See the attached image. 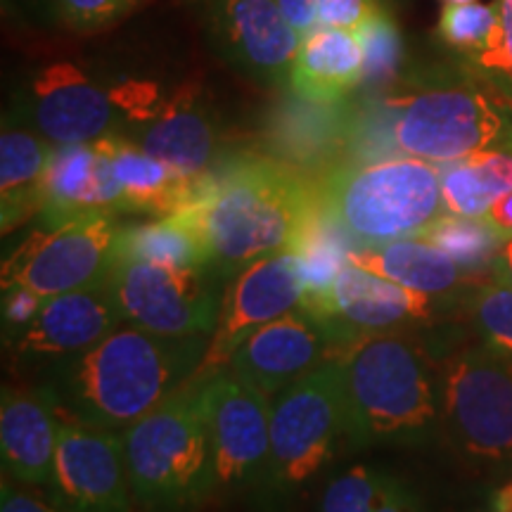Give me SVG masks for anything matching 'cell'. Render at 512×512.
I'll list each match as a JSON object with an SVG mask.
<instances>
[{"label": "cell", "instance_id": "6da1fadb", "mask_svg": "<svg viewBox=\"0 0 512 512\" xmlns=\"http://www.w3.org/2000/svg\"><path fill=\"white\" fill-rule=\"evenodd\" d=\"M200 230L211 268L230 278L268 254L297 252L316 226V185L283 162L240 157L209 171L200 188L176 211Z\"/></svg>", "mask_w": 512, "mask_h": 512}, {"label": "cell", "instance_id": "7a4b0ae2", "mask_svg": "<svg viewBox=\"0 0 512 512\" xmlns=\"http://www.w3.org/2000/svg\"><path fill=\"white\" fill-rule=\"evenodd\" d=\"M207 337L157 335L119 325L93 349L64 363L57 406L100 430H126L192 382L207 354Z\"/></svg>", "mask_w": 512, "mask_h": 512}, {"label": "cell", "instance_id": "3957f363", "mask_svg": "<svg viewBox=\"0 0 512 512\" xmlns=\"http://www.w3.org/2000/svg\"><path fill=\"white\" fill-rule=\"evenodd\" d=\"M358 136L366 150L432 164L512 150V98L472 79H430L384 98Z\"/></svg>", "mask_w": 512, "mask_h": 512}, {"label": "cell", "instance_id": "277c9868", "mask_svg": "<svg viewBox=\"0 0 512 512\" xmlns=\"http://www.w3.org/2000/svg\"><path fill=\"white\" fill-rule=\"evenodd\" d=\"M335 358L351 444H415L434 430L441 418L439 368L425 347L399 332H366Z\"/></svg>", "mask_w": 512, "mask_h": 512}, {"label": "cell", "instance_id": "5b68a950", "mask_svg": "<svg viewBox=\"0 0 512 512\" xmlns=\"http://www.w3.org/2000/svg\"><path fill=\"white\" fill-rule=\"evenodd\" d=\"M316 192L320 216L354 249L418 238L446 214L439 164L415 157L337 166L320 178Z\"/></svg>", "mask_w": 512, "mask_h": 512}, {"label": "cell", "instance_id": "8992f818", "mask_svg": "<svg viewBox=\"0 0 512 512\" xmlns=\"http://www.w3.org/2000/svg\"><path fill=\"white\" fill-rule=\"evenodd\" d=\"M128 482L145 512H192L216 489L214 451L200 382H188L126 427Z\"/></svg>", "mask_w": 512, "mask_h": 512}, {"label": "cell", "instance_id": "52a82bcc", "mask_svg": "<svg viewBox=\"0 0 512 512\" xmlns=\"http://www.w3.org/2000/svg\"><path fill=\"white\" fill-rule=\"evenodd\" d=\"M339 437H347V408L342 370L337 358H330L271 403L268 501H285L309 484L330 460Z\"/></svg>", "mask_w": 512, "mask_h": 512}, {"label": "cell", "instance_id": "ba28073f", "mask_svg": "<svg viewBox=\"0 0 512 512\" xmlns=\"http://www.w3.org/2000/svg\"><path fill=\"white\" fill-rule=\"evenodd\" d=\"M441 422L467 456L503 460L512 453V361L467 344L439 366Z\"/></svg>", "mask_w": 512, "mask_h": 512}, {"label": "cell", "instance_id": "9c48e42d", "mask_svg": "<svg viewBox=\"0 0 512 512\" xmlns=\"http://www.w3.org/2000/svg\"><path fill=\"white\" fill-rule=\"evenodd\" d=\"M110 283L121 316L157 335L211 337L221 313L214 268H174L117 259Z\"/></svg>", "mask_w": 512, "mask_h": 512}, {"label": "cell", "instance_id": "30bf717a", "mask_svg": "<svg viewBox=\"0 0 512 512\" xmlns=\"http://www.w3.org/2000/svg\"><path fill=\"white\" fill-rule=\"evenodd\" d=\"M117 223L112 214H86L29 233L3 261V287H27L55 297L110 278Z\"/></svg>", "mask_w": 512, "mask_h": 512}, {"label": "cell", "instance_id": "8fae6325", "mask_svg": "<svg viewBox=\"0 0 512 512\" xmlns=\"http://www.w3.org/2000/svg\"><path fill=\"white\" fill-rule=\"evenodd\" d=\"M216 489L264 491L271 463V396L228 368L200 382Z\"/></svg>", "mask_w": 512, "mask_h": 512}, {"label": "cell", "instance_id": "7c38bea8", "mask_svg": "<svg viewBox=\"0 0 512 512\" xmlns=\"http://www.w3.org/2000/svg\"><path fill=\"white\" fill-rule=\"evenodd\" d=\"M119 114L112 88L100 86L72 62H53L29 76L5 121L53 145H76L112 136Z\"/></svg>", "mask_w": 512, "mask_h": 512}, {"label": "cell", "instance_id": "4fadbf2b", "mask_svg": "<svg viewBox=\"0 0 512 512\" xmlns=\"http://www.w3.org/2000/svg\"><path fill=\"white\" fill-rule=\"evenodd\" d=\"M304 290V268L297 252L268 254L242 268L223 294L219 323L192 382H204L219 373L249 335L297 311L304 302Z\"/></svg>", "mask_w": 512, "mask_h": 512}, {"label": "cell", "instance_id": "5bb4252c", "mask_svg": "<svg viewBox=\"0 0 512 512\" xmlns=\"http://www.w3.org/2000/svg\"><path fill=\"white\" fill-rule=\"evenodd\" d=\"M53 503L64 512H133L124 439L114 430L81 425L60 415Z\"/></svg>", "mask_w": 512, "mask_h": 512}, {"label": "cell", "instance_id": "9a60e30c", "mask_svg": "<svg viewBox=\"0 0 512 512\" xmlns=\"http://www.w3.org/2000/svg\"><path fill=\"white\" fill-rule=\"evenodd\" d=\"M207 29L235 72L261 86H287L304 38L278 0H209Z\"/></svg>", "mask_w": 512, "mask_h": 512}, {"label": "cell", "instance_id": "2e32d148", "mask_svg": "<svg viewBox=\"0 0 512 512\" xmlns=\"http://www.w3.org/2000/svg\"><path fill=\"white\" fill-rule=\"evenodd\" d=\"M337 349L330 325L299 306L249 335L228 361V370L266 396H275L335 358Z\"/></svg>", "mask_w": 512, "mask_h": 512}, {"label": "cell", "instance_id": "e0dca14e", "mask_svg": "<svg viewBox=\"0 0 512 512\" xmlns=\"http://www.w3.org/2000/svg\"><path fill=\"white\" fill-rule=\"evenodd\" d=\"M444 306V299L408 290L363 271L347 259L318 318L330 325L342 349L366 332H396L413 323H427Z\"/></svg>", "mask_w": 512, "mask_h": 512}, {"label": "cell", "instance_id": "ac0fdd59", "mask_svg": "<svg viewBox=\"0 0 512 512\" xmlns=\"http://www.w3.org/2000/svg\"><path fill=\"white\" fill-rule=\"evenodd\" d=\"M121 188L102 140L53 145L43 178V226L55 228L86 214H124Z\"/></svg>", "mask_w": 512, "mask_h": 512}, {"label": "cell", "instance_id": "d6986e66", "mask_svg": "<svg viewBox=\"0 0 512 512\" xmlns=\"http://www.w3.org/2000/svg\"><path fill=\"white\" fill-rule=\"evenodd\" d=\"M121 309L110 278L46 299L15 347L24 356L74 358L93 349L121 325Z\"/></svg>", "mask_w": 512, "mask_h": 512}, {"label": "cell", "instance_id": "ffe728a7", "mask_svg": "<svg viewBox=\"0 0 512 512\" xmlns=\"http://www.w3.org/2000/svg\"><path fill=\"white\" fill-rule=\"evenodd\" d=\"M60 408L53 387L36 392L3 389L0 451L5 475L22 484L48 486L55 470Z\"/></svg>", "mask_w": 512, "mask_h": 512}, {"label": "cell", "instance_id": "44dd1931", "mask_svg": "<svg viewBox=\"0 0 512 512\" xmlns=\"http://www.w3.org/2000/svg\"><path fill=\"white\" fill-rule=\"evenodd\" d=\"M138 145L171 169L202 178L214 171L219 128L195 93L181 91L162 100L157 112L145 121Z\"/></svg>", "mask_w": 512, "mask_h": 512}, {"label": "cell", "instance_id": "7402d4cb", "mask_svg": "<svg viewBox=\"0 0 512 512\" xmlns=\"http://www.w3.org/2000/svg\"><path fill=\"white\" fill-rule=\"evenodd\" d=\"M363 86V48L354 31L318 27L294 57L292 95L311 105H339Z\"/></svg>", "mask_w": 512, "mask_h": 512}, {"label": "cell", "instance_id": "603a6c76", "mask_svg": "<svg viewBox=\"0 0 512 512\" xmlns=\"http://www.w3.org/2000/svg\"><path fill=\"white\" fill-rule=\"evenodd\" d=\"M347 259L363 271L437 299L451 297L458 290H475L477 285L491 280L463 271L451 256L422 238L361 247L349 252Z\"/></svg>", "mask_w": 512, "mask_h": 512}, {"label": "cell", "instance_id": "cb8c5ba5", "mask_svg": "<svg viewBox=\"0 0 512 512\" xmlns=\"http://www.w3.org/2000/svg\"><path fill=\"white\" fill-rule=\"evenodd\" d=\"M100 140L110 152L114 174L124 188L126 214L171 216L197 195L200 178H190L171 169L138 143L114 136V133Z\"/></svg>", "mask_w": 512, "mask_h": 512}, {"label": "cell", "instance_id": "d4e9b609", "mask_svg": "<svg viewBox=\"0 0 512 512\" xmlns=\"http://www.w3.org/2000/svg\"><path fill=\"white\" fill-rule=\"evenodd\" d=\"M53 143L17 124H5L0 136V219L10 233L41 214L43 178Z\"/></svg>", "mask_w": 512, "mask_h": 512}, {"label": "cell", "instance_id": "484cf974", "mask_svg": "<svg viewBox=\"0 0 512 512\" xmlns=\"http://www.w3.org/2000/svg\"><path fill=\"white\" fill-rule=\"evenodd\" d=\"M112 254L114 261L133 259L174 268H211L209 247L200 230L178 214L119 228Z\"/></svg>", "mask_w": 512, "mask_h": 512}, {"label": "cell", "instance_id": "4316f807", "mask_svg": "<svg viewBox=\"0 0 512 512\" xmlns=\"http://www.w3.org/2000/svg\"><path fill=\"white\" fill-rule=\"evenodd\" d=\"M446 214L484 216L498 197L512 190V150H489L439 164Z\"/></svg>", "mask_w": 512, "mask_h": 512}, {"label": "cell", "instance_id": "83f0119b", "mask_svg": "<svg viewBox=\"0 0 512 512\" xmlns=\"http://www.w3.org/2000/svg\"><path fill=\"white\" fill-rule=\"evenodd\" d=\"M418 238L432 242L434 247L451 256L463 271L479 278H486L484 273L491 275V264H494L498 247L503 245L484 216L444 214L422 230Z\"/></svg>", "mask_w": 512, "mask_h": 512}, {"label": "cell", "instance_id": "f1b7e54d", "mask_svg": "<svg viewBox=\"0 0 512 512\" xmlns=\"http://www.w3.org/2000/svg\"><path fill=\"white\" fill-rule=\"evenodd\" d=\"M354 34L363 48V86L370 91L387 88L403 64V38L392 15L375 5Z\"/></svg>", "mask_w": 512, "mask_h": 512}, {"label": "cell", "instance_id": "f546056e", "mask_svg": "<svg viewBox=\"0 0 512 512\" xmlns=\"http://www.w3.org/2000/svg\"><path fill=\"white\" fill-rule=\"evenodd\" d=\"M496 27L482 46L463 53L467 72L512 98V0H496Z\"/></svg>", "mask_w": 512, "mask_h": 512}, {"label": "cell", "instance_id": "4dcf8cb0", "mask_svg": "<svg viewBox=\"0 0 512 512\" xmlns=\"http://www.w3.org/2000/svg\"><path fill=\"white\" fill-rule=\"evenodd\" d=\"M472 325L484 344L512 361V287L486 280L467 302Z\"/></svg>", "mask_w": 512, "mask_h": 512}, {"label": "cell", "instance_id": "1f68e13d", "mask_svg": "<svg viewBox=\"0 0 512 512\" xmlns=\"http://www.w3.org/2000/svg\"><path fill=\"white\" fill-rule=\"evenodd\" d=\"M496 3H460L446 5L439 17V38L446 46L467 53L482 46L496 27Z\"/></svg>", "mask_w": 512, "mask_h": 512}, {"label": "cell", "instance_id": "d6a6232c", "mask_svg": "<svg viewBox=\"0 0 512 512\" xmlns=\"http://www.w3.org/2000/svg\"><path fill=\"white\" fill-rule=\"evenodd\" d=\"M380 475V470L366 465H356L342 472L325 489L320 512H375Z\"/></svg>", "mask_w": 512, "mask_h": 512}, {"label": "cell", "instance_id": "836d02e7", "mask_svg": "<svg viewBox=\"0 0 512 512\" xmlns=\"http://www.w3.org/2000/svg\"><path fill=\"white\" fill-rule=\"evenodd\" d=\"M143 0H50V15L74 31H98L119 22Z\"/></svg>", "mask_w": 512, "mask_h": 512}, {"label": "cell", "instance_id": "e575fe53", "mask_svg": "<svg viewBox=\"0 0 512 512\" xmlns=\"http://www.w3.org/2000/svg\"><path fill=\"white\" fill-rule=\"evenodd\" d=\"M46 297L27 287H3V328L5 335L17 342L24 335V330L34 323V318L41 313Z\"/></svg>", "mask_w": 512, "mask_h": 512}, {"label": "cell", "instance_id": "d590c367", "mask_svg": "<svg viewBox=\"0 0 512 512\" xmlns=\"http://www.w3.org/2000/svg\"><path fill=\"white\" fill-rule=\"evenodd\" d=\"M373 8L370 0H320L318 27L354 31Z\"/></svg>", "mask_w": 512, "mask_h": 512}, {"label": "cell", "instance_id": "8d00e7d4", "mask_svg": "<svg viewBox=\"0 0 512 512\" xmlns=\"http://www.w3.org/2000/svg\"><path fill=\"white\" fill-rule=\"evenodd\" d=\"M375 512H427L411 486L387 472L380 475V494H377Z\"/></svg>", "mask_w": 512, "mask_h": 512}, {"label": "cell", "instance_id": "74e56055", "mask_svg": "<svg viewBox=\"0 0 512 512\" xmlns=\"http://www.w3.org/2000/svg\"><path fill=\"white\" fill-rule=\"evenodd\" d=\"M0 512H64L55 503H46L41 498L27 494V491L12 486L8 479L0 489Z\"/></svg>", "mask_w": 512, "mask_h": 512}, {"label": "cell", "instance_id": "f35d334b", "mask_svg": "<svg viewBox=\"0 0 512 512\" xmlns=\"http://www.w3.org/2000/svg\"><path fill=\"white\" fill-rule=\"evenodd\" d=\"M318 3L320 0H278L287 22L299 31L302 38L318 29Z\"/></svg>", "mask_w": 512, "mask_h": 512}, {"label": "cell", "instance_id": "ab89813d", "mask_svg": "<svg viewBox=\"0 0 512 512\" xmlns=\"http://www.w3.org/2000/svg\"><path fill=\"white\" fill-rule=\"evenodd\" d=\"M486 223L496 230V235L503 242L512 238V190L491 204V209L484 214Z\"/></svg>", "mask_w": 512, "mask_h": 512}, {"label": "cell", "instance_id": "60d3db41", "mask_svg": "<svg viewBox=\"0 0 512 512\" xmlns=\"http://www.w3.org/2000/svg\"><path fill=\"white\" fill-rule=\"evenodd\" d=\"M491 280L512 287V238L498 247L494 264H491Z\"/></svg>", "mask_w": 512, "mask_h": 512}, {"label": "cell", "instance_id": "b9f144b4", "mask_svg": "<svg viewBox=\"0 0 512 512\" xmlns=\"http://www.w3.org/2000/svg\"><path fill=\"white\" fill-rule=\"evenodd\" d=\"M494 512H512V482L505 484L503 489L496 491Z\"/></svg>", "mask_w": 512, "mask_h": 512}, {"label": "cell", "instance_id": "7bdbcfd3", "mask_svg": "<svg viewBox=\"0 0 512 512\" xmlns=\"http://www.w3.org/2000/svg\"><path fill=\"white\" fill-rule=\"evenodd\" d=\"M24 5H27L29 10H38V8H43V5H48L50 8V0H22Z\"/></svg>", "mask_w": 512, "mask_h": 512}, {"label": "cell", "instance_id": "ee69618b", "mask_svg": "<svg viewBox=\"0 0 512 512\" xmlns=\"http://www.w3.org/2000/svg\"><path fill=\"white\" fill-rule=\"evenodd\" d=\"M446 5H460V3H475V0H444Z\"/></svg>", "mask_w": 512, "mask_h": 512}]
</instances>
